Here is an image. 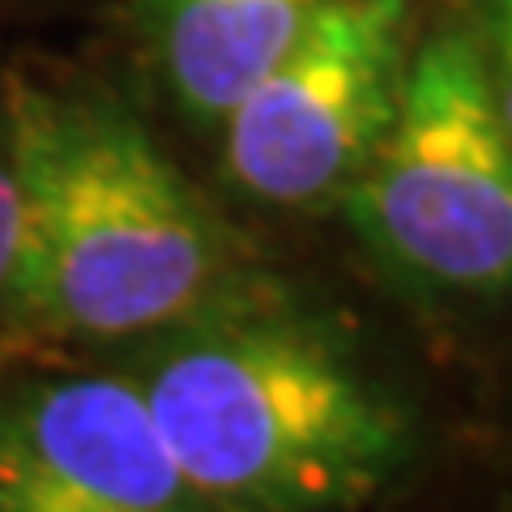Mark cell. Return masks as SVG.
<instances>
[{
    "label": "cell",
    "mask_w": 512,
    "mask_h": 512,
    "mask_svg": "<svg viewBox=\"0 0 512 512\" xmlns=\"http://www.w3.org/2000/svg\"><path fill=\"white\" fill-rule=\"evenodd\" d=\"M18 180L13 320L60 338H137L201 312L227 278V239L124 103L13 82Z\"/></svg>",
    "instance_id": "obj_1"
},
{
    "label": "cell",
    "mask_w": 512,
    "mask_h": 512,
    "mask_svg": "<svg viewBox=\"0 0 512 512\" xmlns=\"http://www.w3.org/2000/svg\"><path fill=\"white\" fill-rule=\"evenodd\" d=\"M137 389L214 512L350 508L406 457L402 414L295 320L184 329Z\"/></svg>",
    "instance_id": "obj_2"
},
{
    "label": "cell",
    "mask_w": 512,
    "mask_h": 512,
    "mask_svg": "<svg viewBox=\"0 0 512 512\" xmlns=\"http://www.w3.org/2000/svg\"><path fill=\"white\" fill-rule=\"evenodd\" d=\"M342 197L363 244L419 291L512 286V133L466 18L410 56L393 124Z\"/></svg>",
    "instance_id": "obj_3"
},
{
    "label": "cell",
    "mask_w": 512,
    "mask_h": 512,
    "mask_svg": "<svg viewBox=\"0 0 512 512\" xmlns=\"http://www.w3.org/2000/svg\"><path fill=\"white\" fill-rule=\"evenodd\" d=\"M414 0H325L227 124V171L256 201L342 197L393 124Z\"/></svg>",
    "instance_id": "obj_4"
},
{
    "label": "cell",
    "mask_w": 512,
    "mask_h": 512,
    "mask_svg": "<svg viewBox=\"0 0 512 512\" xmlns=\"http://www.w3.org/2000/svg\"><path fill=\"white\" fill-rule=\"evenodd\" d=\"M0 512H214L128 376L0 393Z\"/></svg>",
    "instance_id": "obj_5"
},
{
    "label": "cell",
    "mask_w": 512,
    "mask_h": 512,
    "mask_svg": "<svg viewBox=\"0 0 512 512\" xmlns=\"http://www.w3.org/2000/svg\"><path fill=\"white\" fill-rule=\"evenodd\" d=\"M325 0H141L158 73L197 124H222Z\"/></svg>",
    "instance_id": "obj_6"
},
{
    "label": "cell",
    "mask_w": 512,
    "mask_h": 512,
    "mask_svg": "<svg viewBox=\"0 0 512 512\" xmlns=\"http://www.w3.org/2000/svg\"><path fill=\"white\" fill-rule=\"evenodd\" d=\"M470 30L478 39V52L487 64V82L495 94V107L512 133V0H466Z\"/></svg>",
    "instance_id": "obj_7"
},
{
    "label": "cell",
    "mask_w": 512,
    "mask_h": 512,
    "mask_svg": "<svg viewBox=\"0 0 512 512\" xmlns=\"http://www.w3.org/2000/svg\"><path fill=\"white\" fill-rule=\"evenodd\" d=\"M13 269H18V180H13L5 99H0V320H13Z\"/></svg>",
    "instance_id": "obj_8"
}]
</instances>
